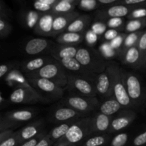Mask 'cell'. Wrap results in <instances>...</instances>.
Returning <instances> with one entry per match:
<instances>
[{"mask_svg": "<svg viewBox=\"0 0 146 146\" xmlns=\"http://www.w3.org/2000/svg\"><path fill=\"white\" fill-rule=\"evenodd\" d=\"M106 68L108 70L112 80L113 96L124 109H133L135 108L128 94L121 74V68L114 61H107Z\"/></svg>", "mask_w": 146, "mask_h": 146, "instance_id": "1", "label": "cell"}, {"mask_svg": "<svg viewBox=\"0 0 146 146\" xmlns=\"http://www.w3.org/2000/svg\"><path fill=\"white\" fill-rule=\"evenodd\" d=\"M87 70L96 74L105 71L107 61L99 51L90 46L78 47L75 57Z\"/></svg>", "mask_w": 146, "mask_h": 146, "instance_id": "2", "label": "cell"}, {"mask_svg": "<svg viewBox=\"0 0 146 146\" xmlns=\"http://www.w3.org/2000/svg\"><path fill=\"white\" fill-rule=\"evenodd\" d=\"M93 116L84 117L77 120L72 125L66 135L56 143H69L79 146L92 135ZM55 144V143H54Z\"/></svg>", "mask_w": 146, "mask_h": 146, "instance_id": "3", "label": "cell"}, {"mask_svg": "<svg viewBox=\"0 0 146 146\" xmlns=\"http://www.w3.org/2000/svg\"><path fill=\"white\" fill-rule=\"evenodd\" d=\"M121 74L128 94L133 103L135 108H139L145 104L146 91L141 79L137 74L131 71H125L121 68Z\"/></svg>", "mask_w": 146, "mask_h": 146, "instance_id": "4", "label": "cell"}, {"mask_svg": "<svg viewBox=\"0 0 146 146\" xmlns=\"http://www.w3.org/2000/svg\"><path fill=\"white\" fill-rule=\"evenodd\" d=\"M38 115L34 108H22L7 111L0 116V132L7 129H15L23 123L31 121Z\"/></svg>", "mask_w": 146, "mask_h": 146, "instance_id": "5", "label": "cell"}, {"mask_svg": "<svg viewBox=\"0 0 146 146\" xmlns=\"http://www.w3.org/2000/svg\"><path fill=\"white\" fill-rule=\"evenodd\" d=\"M25 76L38 94L48 102L63 98L64 88L58 86L50 80L32 75H25Z\"/></svg>", "mask_w": 146, "mask_h": 146, "instance_id": "6", "label": "cell"}, {"mask_svg": "<svg viewBox=\"0 0 146 146\" xmlns=\"http://www.w3.org/2000/svg\"><path fill=\"white\" fill-rule=\"evenodd\" d=\"M100 104H101L97 97H86L74 93L61 98L59 103V105L69 107L78 112L88 115H90L93 111L98 109Z\"/></svg>", "mask_w": 146, "mask_h": 146, "instance_id": "7", "label": "cell"}, {"mask_svg": "<svg viewBox=\"0 0 146 146\" xmlns=\"http://www.w3.org/2000/svg\"><path fill=\"white\" fill-rule=\"evenodd\" d=\"M29 75L46 78L63 88L66 87L68 84L66 71L61 65V63L56 59H54L51 62L46 64L41 69L34 74Z\"/></svg>", "mask_w": 146, "mask_h": 146, "instance_id": "8", "label": "cell"}, {"mask_svg": "<svg viewBox=\"0 0 146 146\" xmlns=\"http://www.w3.org/2000/svg\"><path fill=\"white\" fill-rule=\"evenodd\" d=\"M66 76L68 80L66 88L73 93L91 98L97 96V92L94 83L67 71Z\"/></svg>", "mask_w": 146, "mask_h": 146, "instance_id": "9", "label": "cell"}, {"mask_svg": "<svg viewBox=\"0 0 146 146\" xmlns=\"http://www.w3.org/2000/svg\"><path fill=\"white\" fill-rule=\"evenodd\" d=\"M138 7H146V4L142 5H125V4H115V5L103 7L96 10L94 13L95 19L105 21L111 18H124Z\"/></svg>", "mask_w": 146, "mask_h": 146, "instance_id": "10", "label": "cell"}, {"mask_svg": "<svg viewBox=\"0 0 146 146\" xmlns=\"http://www.w3.org/2000/svg\"><path fill=\"white\" fill-rule=\"evenodd\" d=\"M89 115L88 114L78 112L69 107L59 105L49 113L48 120L50 122L58 125L61 123L66 122L71 120L79 119Z\"/></svg>", "mask_w": 146, "mask_h": 146, "instance_id": "11", "label": "cell"}, {"mask_svg": "<svg viewBox=\"0 0 146 146\" xmlns=\"http://www.w3.org/2000/svg\"><path fill=\"white\" fill-rule=\"evenodd\" d=\"M9 101L11 104H34L36 103H47L46 99L43 98L37 92H33L23 88H15L9 95Z\"/></svg>", "mask_w": 146, "mask_h": 146, "instance_id": "12", "label": "cell"}, {"mask_svg": "<svg viewBox=\"0 0 146 146\" xmlns=\"http://www.w3.org/2000/svg\"><path fill=\"white\" fill-rule=\"evenodd\" d=\"M137 113L133 109H123L113 115L108 134L120 133L129 126L136 118Z\"/></svg>", "mask_w": 146, "mask_h": 146, "instance_id": "13", "label": "cell"}, {"mask_svg": "<svg viewBox=\"0 0 146 146\" xmlns=\"http://www.w3.org/2000/svg\"><path fill=\"white\" fill-rule=\"evenodd\" d=\"M58 61L61 63V64L66 70L67 72L71 73L77 76L86 78V79L95 84L96 78L98 74L91 73V71L87 70L85 67L83 66L78 62V60L76 58H64V59L59 60Z\"/></svg>", "mask_w": 146, "mask_h": 146, "instance_id": "14", "label": "cell"}, {"mask_svg": "<svg viewBox=\"0 0 146 146\" xmlns=\"http://www.w3.org/2000/svg\"><path fill=\"white\" fill-rule=\"evenodd\" d=\"M46 121L43 118L35 120L24 125L22 128L17 131L19 143L25 142L35 138L40 133L46 131Z\"/></svg>", "mask_w": 146, "mask_h": 146, "instance_id": "15", "label": "cell"}, {"mask_svg": "<svg viewBox=\"0 0 146 146\" xmlns=\"http://www.w3.org/2000/svg\"><path fill=\"white\" fill-rule=\"evenodd\" d=\"M94 85L97 96H100L103 101L113 96L112 80L107 68H106L105 71L97 75Z\"/></svg>", "mask_w": 146, "mask_h": 146, "instance_id": "16", "label": "cell"}, {"mask_svg": "<svg viewBox=\"0 0 146 146\" xmlns=\"http://www.w3.org/2000/svg\"><path fill=\"white\" fill-rule=\"evenodd\" d=\"M54 43L43 38H31L24 45V52L29 56H38L44 53L48 54Z\"/></svg>", "mask_w": 146, "mask_h": 146, "instance_id": "17", "label": "cell"}, {"mask_svg": "<svg viewBox=\"0 0 146 146\" xmlns=\"http://www.w3.org/2000/svg\"><path fill=\"white\" fill-rule=\"evenodd\" d=\"M5 82L10 86L15 88H23L25 89L29 90L33 92H37L35 88L29 84L20 68H16L10 71L4 78ZM38 93V92H37Z\"/></svg>", "mask_w": 146, "mask_h": 146, "instance_id": "18", "label": "cell"}, {"mask_svg": "<svg viewBox=\"0 0 146 146\" xmlns=\"http://www.w3.org/2000/svg\"><path fill=\"white\" fill-rule=\"evenodd\" d=\"M54 59V58L51 56L34 57L30 59L21 61L20 64V70L24 75L34 74Z\"/></svg>", "mask_w": 146, "mask_h": 146, "instance_id": "19", "label": "cell"}, {"mask_svg": "<svg viewBox=\"0 0 146 146\" xmlns=\"http://www.w3.org/2000/svg\"><path fill=\"white\" fill-rule=\"evenodd\" d=\"M80 15L81 14L76 11L67 14H56L53 24V37L56 38L66 31L70 24Z\"/></svg>", "mask_w": 146, "mask_h": 146, "instance_id": "20", "label": "cell"}, {"mask_svg": "<svg viewBox=\"0 0 146 146\" xmlns=\"http://www.w3.org/2000/svg\"><path fill=\"white\" fill-rule=\"evenodd\" d=\"M78 46L66 45L61 44L58 43H54L49 50L48 54L56 61L68 58H75L77 51L78 49Z\"/></svg>", "mask_w": 146, "mask_h": 146, "instance_id": "21", "label": "cell"}, {"mask_svg": "<svg viewBox=\"0 0 146 146\" xmlns=\"http://www.w3.org/2000/svg\"><path fill=\"white\" fill-rule=\"evenodd\" d=\"M113 116L107 115L101 112H97L94 115H93V126H92V135H102V134L108 133L110 128H111V122Z\"/></svg>", "mask_w": 146, "mask_h": 146, "instance_id": "22", "label": "cell"}, {"mask_svg": "<svg viewBox=\"0 0 146 146\" xmlns=\"http://www.w3.org/2000/svg\"><path fill=\"white\" fill-rule=\"evenodd\" d=\"M55 16L56 14L53 12L43 14L34 28V33L43 36L53 37V24Z\"/></svg>", "mask_w": 146, "mask_h": 146, "instance_id": "23", "label": "cell"}, {"mask_svg": "<svg viewBox=\"0 0 146 146\" xmlns=\"http://www.w3.org/2000/svg\"><path fill=\"white\" fill-rule=\"evenodd\" d=\"M12 25L10 23V11L4 0L0 1V37L4 38L12 31Z\"/></svg>", "mask_w": 146, "mask_h": 146, "instance_id": "24", "label": "cell"}, {"mask_svg": "<svg viewBox=\"0 0 146 146\" xmlns=\"http://www.w3.org/2000/svg\"><path fill=\"white\" fill-rule=\"evenodd\" d=\"M119 58L123 64L135 68H140L142 61L141 54L137 46L128 48L121 56Z\"/></svg>", "mask_w": 146, "mask_h": 146, "instance_id": "25", "label": "cell"}, {"mask_svg": "<svg viewBox=\"0 0 146 146\" xmlns=\"http://www.w3.org/2000/svg\"><path fill=\"white\" fill-rule=\"evenodd\" d=\"M92 24V17L88 14H82L70 24L66 31L76 33H85L90 29Z\"/></svg>", "mask_w": 146, "mask_h": 146, "instance_id": "26", "label": "cell"}, {"mask_svg": "<svg viewBox=\"0 0 146 146\" xmlns=\"http://www.w3.org/2000/svg\"><path fill=\"white\" fill-rule=\"evenodd\" d=\"M124 109L114 96L104 100L98 108L99 112L107 115L113 116L121 110Z\"/></svg>", "mask_w": 146, "mask_h": 146, "instance_id": "27", "label": "cell"}, {"mask_svg": "<svg viewBox=\"0 0 146 146\" xmlns=\"http://www.w3.org/2000/svg\"><path fill=\"white\" fill-rule=\"evenodd\" d=\"M77 120L78 119H73L71 121H66V122L61 123L56 125L48 133V135L50 139L54 142V143H56L57 141H59L61 138H62L63 137L66 135L71 127Z\"/></svg>", "mask_w": 146, "mask_h": 146, "instance_id": "28", "label": "cell"}, {"mask_svg": "<svg viewBox=\"0 0 146 146\" xmlns=\"http://www.w3.org/2000/svg\"><path fill=\"white\" fill-rule=\"evenodd\" d=\"M85 33H76L71 31H64L56 37V43L66 45L78 46L84 40Z\"/></svg>", "mask_w": 146, "mask_h": 146, "instance_id": "29", "label": "cell"}, {"mask_svg": "<svg viewBox=\"0 0 146 146\" xmlns=\"http://www.w3.org/2000/svg\"><path fill=\"white\" fill-rule=\"evenodd\" d=\"M112 134H102L93 135L87 138L79 146H106L113 138Z\"/></svg>", "mask_w": 146, "mask_h": 146, "instance_id": "30", "label": "cell"}, {"mask_svg": "<svg viewBox=\"0 0 146 146\" xmlns=\"http://www.w3.org/2000/svg\"><path fill=\"white\" fill-rule=\"evenodd\" d=\"M143 31L144 30H142V31H136V32H132L127 34L125 40H124L123 44L121 50H120V51L118 54V56L119 58L128 48L138 46V41H139L141 35L143 33Z\"/></svg>", "mask_w": 146, "mask_h": 146, "instance_id": "31", "label": "cell"}, {"mask_svg": "<svg viewBox=\"0 0 146 146\" xmlns=\"http://www.w3.org/2000/svg\"><path fill=\"white\" fill-rule=\"evenodd\" d=\"M43 13L36 10H29L24 14V21L26 27L29 29H34L38 24Z\"/></svg>", "mask_w": 146, "mask_h": 146, "instance_id": "32", "label": "cell"}, {"mask_svg": "<svg viewBox=\"0 0 146 146\" xmlns=\"http://www.w3.org/2000/svg\"><path fill=\"white\" fill-rule=\"evenodd\" d=\"M146 27V18L140 19H130L125 22V33H132L142 31Z\"/></svg>", "mask_w": 146, "mask_h": 146, "instance_id": "33", "label": "cell"}, {"mask_svg": "<svg viewBox=\"0 0 146 146\" xmlns=\"http://www.w3.org/2000/svg\"><path fill=\"white\" fill-rule=\"evenodd\" d=\"M76 6L68 1L60 0L56 4L53 6L52 12L56 14H67V13L72 12L75 11Z\"/></svg>", "mask_w": 146, "mask_h": 146, "instance_id": "34", "label": "cell"}, {"mask_svg": "<svg viewBox=\"0 0 146 146\" xmlns=\"http://www.w3.org/2000/svg\"><path fill=\"white\" fill-rule=\"evenodd\" d=\"M77 6L81 10L86 11H96L103 7L98 0H80Z\"/></svg>", "mask_w": 146, "mask_h": 146, "instance_id": "35", "label": "cell"}, {"mask_svg": "<svg viewBox=\"0 0 146 146\" xmlns=\"http://www.w3.org/2000/svg\"><path fill=\"white\" fill-rule=\"evenodd\" d=\"M106 23L108 29H116L118 31H124L125 25V19L116 17V18H111L103 21Z\"/></svg>", "mask_w": 146, "mask_h": 146, "instance_id": "36", "label": "cell"}, {"mask_svg": "<svg viewBox=\"0 0 146 146\" xmlns=\"http://www.w3.org/2000/svg\"><path fill=\"white\" fill-rule=\"evenodd\" d=\"M129 140L128 133L120 132L113 137L109 143V146H125Z\"/></svg>", "mask_w": 146, "mask_h": 146, "instance_id": "37", "label": "cell"}, {"mask_svg": "<svg viewBox=\"0 0 146 146\" xmlns=\"http://www.w3.org/2000/svg\"><path fill=\"white\" fill-rule=\"evenodd\" d=\"M90 29L94 33H96L98 36L102 37L108 28L104 21H101V20L94 19V21H93L91 27H90Z\"/></svg>", "mask_w": 146, "mask_h": 146, "instance_id": "38", "label": "cell"}, {"mask_svg": "<svg viewBox=\"0 0 146 146\" xmlns=\"http://www.w3.org/2000/svg\"><path fill=\"white\" fill-rule=\"evenodd\" d=\"M99 51L105 58H112V57L118 56L117 51H115L112 47L110 46L109 42L105 41L99 47Z\"/></svg>", "mask_w": 146, "mask_h": 146, "instance_id": "39", "label": "cell"}, {"mask_svg": "<svg viewBox=\"0 0 146 146\" xmlns=\"http://www.w3.org/2000/svg\"><path fill=\"white\" fill-rule=\"evenodd\" d=\"M21 62H9L1 64L0 66V77L4 78L10 71L16 68H20Z\"/></svg>", "mask_w": 146, "mask_h": 146, "instance_id": "40", "label": "cell"}, {"mask_svg": "<svg viewBox=\"0 0 146 146\" xmlns=\"http://www.w3.org/2000/svg\"><path fill=\"white\" fill-rule=\"evenodd\" d=\"M126 35L127 33L121 32L115 38H114V39H113L112 41H111L109 42L110 46H111L115 51H117V54H118V52H119L120 50H121V47H122L123 44L124 40H125Z\"/></svg>", "mask_w": 146, "mask_h": 146, "instance_id": "41", "label": "cell"}, {"mask_svg": "<svg viewBox=\"0 0 146 146\" xmlns=\"http://www.w3.org/2000/svg\"><path fill=\"white\" fill-rule=\"evenodd\" d=\"M146 18V7H138L134 9L128 15L126 19H140Z\"/></svg>", "mask_w": 146, "mask_h": 146, "instance_id": "42", "label": "cell"}, {"mask_svg": "<svg viewBox=\"0 0 146 146\" xmlns=\"http://www.w3.org/2000/svg\"><path fill=\"white\" fill-rule=\"evenodd\" d=\"M100 36H98L96 33H94L91 29H88L84 34V40L86 41L88 46L90 47L95 46Z\"/></svg>", "mask_w": 146, "mask_h": 146, "instance_id": "43", "label": "cell"}, {"mask_svg": "<svg viewBox=\"0 0 146 146\" xmlns=\"http://www.w3.org/2000/svg\"><path fill=\"white\" fill-rule=\"evenodd\" d=\"M33 6H34V9L39 11V12L43 13V14L52 12L53 6L47 4L46 3L41 2V1H38V0H34V3H33Z\"/></svg>", "mask_w": 146, "mask_h": 146, "instance_id": "44", "label": "cell"}, {"mask_svg": "<svg viewBox=\"0 0 146 146\" xmlns=\"http://www.w3.org/2000/svg\"><path fill=\"white\" fill-rule=\"evenodd\" d=\"M137 46H138V49H139L140 54H141V60H142L141 64H142L143 61V59L145 58L146 56V29L143 31V33L141 38H140Z\"/></svg>", "mask_w": 146, "mask_h": 146, "instance_id": "45", "label": "cell"}, {"mask_svg": "<svg viewBox=\"0 0 146 146\" xmlns=\"http://www.w3.org/2000/svg\"><path fill=\"white\" fill-rule=\"evenodd\" d=\"M146 145V128L136 135L131 141V146H145Z\"/></svg>", "mask_w": 146, "mask_h": 146, "instance_id": "46", "label": "cell"}, {"mask_svg": "<svg viewBox=\"0 0 146 146\" xmlns=\"http://www.w3.org/2000/svg\"><path fill=\"white\" fill-rule=\"evenodd\" d=\"M19 144L18 132L16 131L12 136H11L6 141L0 143V146H18Z\"/></svg>", "mask_w": 146, "mask_h": 146, "instance_id": "47", "label": "cell"}, {"mask_svg": "<svg viewBox=\"0 0 146 146\" xmlns=\"http://www.w3.org/2000/svg\"><path fill=\"white\" fill-rule=\"evenodd\" d=\"M48 133L46 132V131H44L43 133H40L39 135H38L37 136H36L35 138H32V139H30L29 141H25V142L19 144L18 146H36L37 143L45 136L46 135H47Z\"/></svg>", "mask_w": 146, "mask_h": 146, "instance_id": "48", "label": "cell"}, {"mask_svg": "<svg viewBox=\"0 0 146 146\" xmlns=\"http://www.w3.org/2000/svg\"><path fill=\"white\" fill-rule=\"evenodd\" d=\"M120 31L116 29H108L107 31H106L105 34L103 35L102 38H104V41L107 42H110L113 39L115 38L118 34H120Z\"/></svg>", "mask_w": 146, "mask_h": 146, "instance_id": "49", "label": "cell"}, {"mask_svg": "<svg viewBox=\"0 0 146 146\" xmlns=\"http://www.w3.org/2000/svg\"><path fill=\"white\" fill-rule=\"evenodd\" d=\"M15 132L16 131H14V129H7L0 132V143L9 138L10 137L14 135Z\"/></svg>", "mask_w": 146, "mask_h": 146, "instance_id": "50", "label": "cell"}, {"mask_svg": "<svg viewBox=\"0 0 146 146\" xmlns=\"http://www.w3.org/2000/svg\"><path fill=\"white\" fill-rule=\"evenodd\" d=\"M118 4H125V5H142V4H146V0H121Z\"/></svg>", "mask_w": 146, "mask_h": 146, "instance_id": "51", "label": "cell"}, {"mask_svg": "<svg viewBox=\"0 0 146 146\" xmlns=\"http://www.w3.org/2000/svg\"><path fill=\"white\" fill-rule=\"evenodd\" d=\"M54 142L50 139V138L48 137V133L47 135H46L36 145V146H53L54 145Z\"/></svg>", "mask_w": 146, "mask_h": 146, "instance_id": "52", "label": "cell"}, {"mask_svg": "<svg viewBox=\"0 0 146 146\" xmlns=\"http://www.w3.org/2000/svg\"><path fill=\"white\" fill-rule=\"evenodd\" d=\"M98 1L103 7H108V6L118 4L121 0H98Z\"/></svg>", "mask_w": 146, "mask_h": 146, "instance_id": "53", "label": "cell"}, {"mask_svg": "<svg viewBox=\"0 0 146 146\" xmlns=\"http://www.w3.org/2000/svg\"><path fill=\"white\" fill-rule=\"evenodd\" d=\"M9 103H10V101H7L6 98H4L2 93H1V96H0V105H1V108H4V107L8 105Z\"/></svg>", "mask_w": 146, "mask_h": 146, "instance_id": "54", "label": "cell"}, {"mask_svg": "<svg viewBox=\"0 0 146 146\" xmlns=\"http://www.w3.org/2000/svg\"><path fill=\"white\" fill-rule=\"evenodd\" d=\"M38 1L46 3V4H49V5L54 6V4H56V3L58 2V1H60V0H38Z\"/></svg>", "mask_w": 146, "mask_h": 146, "instance_id": "55", "label": "cell"}, {"mask_svg": "<svg viewBox=\"0 0 146 146\" xmlns=\"http://www.w3.org/2000/svg\"><path fill=\"white\" fill-rule=\"evenodd\" d=\"M53 146H78L74 144L69 143H55Z\"/></svg>", "mask_w": 146, "mask_h": 146, "instance_id": "56", "label": "cell"}, {"mask_svg": "<svg viewBox=\"0 0 146 146\" xmlns=\"http://www.w3.org/2000/svg\"><path fill=\"white\" fill-rule=\"evenodd\" d=\"M63 1H68V2L71 3V4H74V5L77 6L78 5V2H79L80 0H63Z\"/></svg>", "mask_w": 146, "mask_h": 146, "instance_id": "57", "label": "cell"}, {"mask_svg": "<svg viewBox=\"0 0 146 146\" xmlns=\"http://www.w3.org/2000/svg\"><path fill=\"white\" fill-rule=\"evenodd\" d=\"M145 68H146V56L143 61L142 64H141V67H140V69H145Z\"/></svg>", "mask_w": 146, "mask_h": 146, "instance_id": "58", "label": "cell"}, {"mask_svg": "<svg viewBox=\"0 0 146 146\" xmlns=\"http://www.w3.org/2000/svg\"><path fill=\"white\" fill-rule=\"evenodd\" d=\"M16 1H17V3H19V4H23L24 1V0H15Z\"/></svg>", "mask_w": 146, "mask_h": 146, "instance_id": "59", "label": "cell"}, {"mask_svg": "<svg viewBox=\"0 0 146 146\" xmlns=\"http://www.w3.org/2000/svg\"><path fill=\"white\" fill-rule=\"evenodd\" d=\"M144 106L146 107V100H145V104H144Z\"/></svg>", "mask_w": 146, "mask_h": 146, "instance_id": "60", "label": "cell"}]
</instances>
